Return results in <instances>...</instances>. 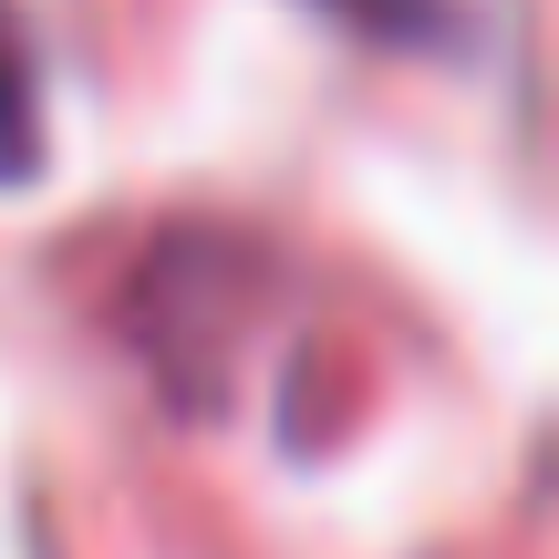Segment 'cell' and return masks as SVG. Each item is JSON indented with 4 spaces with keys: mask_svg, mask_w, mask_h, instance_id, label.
Segmentation results:
<instances>
[{
    "mask_svg": "<svg viewBox=\"0 0 559 559\" xmlns=\"http://www.w3.org/2000/svg\"><path fill=\"white\" fill-rule=\"evenodd\" d=\"M41 145V115H32V41H21V11L0 0V177H21Z\"/></svg>",
    "mask_w": 559,
    "mask_h": 559,
    "instance_id": "obj_1",
    "label": "cell"
},
{
    "mask_svg": "<svg viewBox=\"0 0 559 559\" xmlns=\"http://www.w3.org/2000/svg\"><path fill=\"white\" fill-rule=\"evenodd\" d=\"M321 11L373 41H456V0H321Z\"/></svg>",
    "mask_w": 559,
    "mask_h": 559,
    "instance_id": "obj_2",
    "label": "cell"
}]
</instances>
